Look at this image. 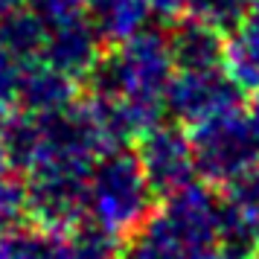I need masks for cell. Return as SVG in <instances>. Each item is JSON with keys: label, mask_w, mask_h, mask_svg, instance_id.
<instances>
[{"label": "cell", "mask_w": 259, "mask_h": 259, "mask_svg": "<svg viewBox=\"0 0 259 259\" xmlns=\"http://www.w3.org/2000/svg\"><path fill=\"white\" fill-rule=\"evenodd\" d=\"M154 207L157 195L137 152L117 146L94 160L88 172V222L122 239L137 233L152 219Z\"/></svg>", "instance_id": "cell-1"}, {"label": "cell", "mask_w": 259, "mask_h": 259, "mask_svg": "<svg viewBox=\"0 0 259 259\" xmlns=\"http://www.w3.org/2000/svg\"><path fill=\"white\" fill-rule=\"evenodd\" d=\"M195 172L207 184H227L259 163V131L242 105L192 125L189 134Z\"/></svg>", "instance_id": "cell-2"}, {"label": "cell", "mask_w": 259, "mask_h": 259, "mask_svg": "<svg viewBox=\"0 0 259 259\" xmlns=\"http://www.w3.org/2000/svg\"><path fill=\"white\" fill-rule=\"evenodd\" d=\"M166 245H172L181 256H198L201 250L219 245L222 239V198L210 187L189 184L166 195L160 207H154L152 219L143 224Z\"/></svg>", "instance_id": "cell-3"}, {"label": "cell", "mask_w": 259, "mask_h": 259, "mask_svg": "<svg viewBox=\"0 0 259 259\" xmlns=\"http://www.w3.org/2000/svg\"><path fill=\"white\" fill-rule=\"evenodd\" d=\"M91 166L79 160H41L26 172V212L38 227L61 233L84 222Z\"/></svg>", "instance_id": "cell-4"}, {"label": "cell", "mask_w": 259, "mask_h": 259, "mask_svg": "<svg viewBox=\"0 0 259 259\" xmlns=\"http://www.w3.org/2000/svg\"><path fill=\"white\" fill-rule=\"evenodd\" d=\"M137 157L154 195H172L178 189L195 184V157H192V143L189 134L175 122H157L137 137Z\"/></svg>", "instance_id": "cell-5"}, {"label": "cell", "mask_w": 259, "mask_h": 259, "mask_svg": "<svg viewBox=\"0 0 259 259\" xmlns=\"http://www.w3.org/2000/svg\"><path fill=\"white\" fill-rule=\"evenodd\" d=\"M236 105H242V91L224 67L175 70L166 88V114L187 125H198Z\"/></svg>", "instance_id": "cell-6"}, {"label": "cell", "mask_w": 259, "mask_h": 259, "mask_svg": "<svg viewBox=\"0 0 259 259\" xmlns=\"http://www.w3.org/2000/svg\"><path fill=\"white\" fill-rule=\"evenodd\" d=\"M102 47H105V41L99 35L96 24L91 21V15L76 12L47 24V41H44L41 61H47L50 67H56L64 76L79 82L94 73L96 61L105 53Z\"/></svg>", "instance_id": "cell-7"}, {"label": "cell", "mask_w": 259, "mask_h": 259, "mask_svg": "<svg viewBox=\"0 0 259 259\" xmlns=\"http://www.w3.org/2000/svg\"><path fill=\"white\" fill-rule=\"evenodd\" d=\"M166 41L175 70H207V67H222L224 61V35L192 15L172 21Z\"/></svg>", "instance_id": "cell-8"}, {"label": "cell", "mask_w": 259, "mask_h": 259, "mask_svg": "<svg viewBox=\"0 0 259 259\" xmlns=\"http://www.w3.org/2000/svg\"><path fill=\"white\" fill-rule=\"evenodd\" d=\"M76 102V79L50 67L47 61H29L21 73L18 105L26 114H56Z\"/></svg>", "instance_id": "cell-9"}, {"label": "cell", "mask_w": 259, "mask_h": 259, "mask_svg": "<svg viewBox=\"0 0 259 259\" xmlns=\"http://www.w3.org/2000/svg\"><path fill=\"white\" fill-rule=\"evenodd\" d=\"M222 67L239 91L259 94V12L247 9L245 18L227 32Z\"/></svg>", "instance_id": "cell-10"}, {"label": "cell", "mask_w": 259, "mask_h": 259, "mask_svg": "<svg viewBox=\"0 0 259 259\" xmlns=\"http://www.w3.org/2000/svg\"><path fill=\"white\" fill-rule=\"evenodd\" d=\"M47 41V24L32 6H21L0 18V47L12 53L21 64L38 61Z\"/></svg>", "instance_id": "cell-11"}, {"label": "cell", "mask_w": 259, "mask_h": 259, "mask_svg": "<svg viewBox=\"0 0 259 259\" xmlns=\"http://www.w3.org/2000/svg\"><path fill=\"white\" fill-rule=\"evenodd\" d=\"M47 259H117V236L105 233L94 222H79L53 233Z\"/></svg>", "instance_id": "cell-12"}, {"label": "cell", "mask_w": 259, "mask_h": 259, "mask_svg": "<svg viewBox=\"0 0 259 259\" xmlns=\"http://www.w3.org/2000/svg\"><path fill=\"white\" fill-rule=\"evenodd\" d=\"M88 15L96 24L105 44H119L125 38L137 35L140 29H146V21L152 12H149L146 0H99Z\"/></svg>", "instance_id": "cell-13"}, {"label": "cell", "mask_w": 259, "mask_h": 259, "mask_svg": "<svg viewBox=\"0 0 259 259\" xmlns=\"http://www.w3.org/2000/svg\"><path fill=\"white\" fill-rule=\"evenodd\" d=\"M53 233L38 224H15L0 233V259H47Z\"/></svg>", "instance_id": "cell-14"}, {"label": "cell", "mask_w": 259, "mask_h": 259, "mask_svg": "<svg viewBox=\"0 0 259 259\" xmlns=\"http://www.w3.org/2000/svg\"><path fill=\"white\" fill-rule=\"evenodd\" d=\"M250 9V0H189V12L219 32H230Z\"/></svg>", "instance_id": "cell-15"}, {"label": "cell", "mask_w": 259, "mask_h": 259, "mask_svg": "<svg viewBox=\"0 0 259 259\" xmlns=\"http://www.w3.org/2000/svg\"><path fill=\"white\" fill-rule=\"evenodd\" d=\"M26 215V187L9 172L0 175V233L12 230Z\"/></svg>", "instance_id": "cell-16"}, {"label": "cell", "mask_w": 259, "mask_h": 259, "mask_svg": "<svg viewBox=\"0 0 259 259\" xmlns=\"http://www.w3.org/2000/svg\"><path fill=\"white\" fill-rule=\"evenodd\" d=\"M117 259H187L181 256L172 245H166L160 236H154L149 227H140L137 233L131 236L128 247L117 253Z\"/></svg>", "instance_id": "cell-17"}, {"label": "cell", "mask_w": 259, "mask_h": 259, "mask_svg": "<svg viewBox=\"0 0 259 259\" xmlns=\"http://www.w3.org/2000/svg\"><path fill=\"white\" fill-rule=\"evenodd\" d=\"M149 12L163 18V21H178L189 12V0H146Z\"/></svg>", "instance_id": "cell-18"}, {"label": "cell", "mask_w": 259, "mask_h": 259, "mask_svg": "<svg viewBox=\"0 0 259 259\" xmlns=\"http://www.w3.org/2000/svg\"><path fill=\"white\" fill-rule=\"evenodd\" d=\"M192 259H250V253L247 250H239V247H230V245H212L207 247V250H201L198 256H192Z\"/></svg>", "instance_id": "cell-19"}, {"label": "cell", "mask_w": 259, "mask_h": 259, "mask_svg": "<svg viewBox=\"0 0 259 259\" xmlns=\"http://www.w3.org/2000/svg\"><path fill=\"white\" fill-rule=\"evenodd\" d=\"M29 0H0V18H6L9 12H15V9H21V6H26Z\"/></svg>", "instance_id": "cell-20"}, {"label": "cell", "mask_w": 259, "mask_h": 259, "mask_svg": "<svg viewBox=\"0 0 259 259\" xmlns=\"http://www.w3.org/2000/svg\"><path fill=\"white\" fill-rule=\"evenodd\" d=\"M250 117H253V122H256V131H259V99H256V105L250 108Z\"/></svg>", "instance_id": "cell-21"}, {"label": "cell", "mask_w": 259, "mask_h": 259, "mask_svg": "<svg viewBox=\"0 0 259 259\" xmlns=\"http://www.w3.org/2000/svg\"><path fill=\"white\" fill-rule=\"evenodd\" d=\"M250 259H259V242H256V247H253V253H250Z\"/></svg>", "instance_id": "cell-22"}]
</instances>
